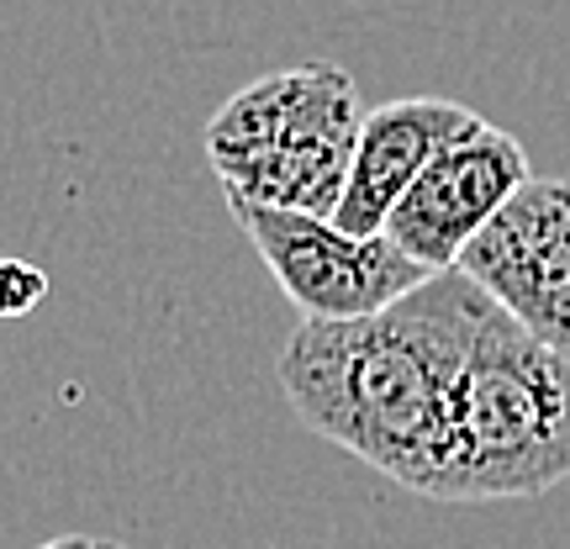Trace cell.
Wrapping results in <instances>:
<instances>
[{"instance_id": "cell-10", "label": "cell", "mask_w": 570, "mask_h": 549, "mask_svg": "<svg viewBox=\"0 0 570 549\" xmlns=\"http://www.w3.org/2000/svg\"><path fill=\"white\" fill-rule=\"evenodd\" d=\"M96 549H127V545H117V539H101V545H96Z\"/></svg>"}, {"instance_id": "cell-4", "label": "cell", "mask_w": 570, "mask_h": 549, "mask_svg": "<svg viewBox=\"0 0 570 549\" xmlns=\"http://www.w3.org/2000/svg\"><path fill=\"white\" fill-rule=\"evenodd\" d=\"M227 212L244 233L254 254L265 259L285 302L312 323H344V317H370L381 306L402 302L407 291L428 281V269L407 259L402 248L381 238H354L333 217L312 212H285V206L233 202Z\"/></svg>"}, {"instance_id": "cell-2", "label": "cell", "mask_w": 570, "mask_h": 549, "mask_svg": "<svg viewBox=\"0 0 570 549\" xmlns=\"http://www.w3.org/2000/svg\"><path fill=\"white\" fill-rule=\"evenodd\" d=\"M570 481V354L491 306L454 386L428 502H523Z\"/></svg>"}, {"instance_id": "cell-1", "label": "cell", "mask_w": 570, "mask_h": 549, "mask_svg": "<svg viewBox=\"0 0 570 549\" xmlns=\"http://www.w3.org/2000/svg\"><path fill=\"white\" fill-rule=\"evenodd\" d=\"M491 306L465 269H444L370 317H302L275 360L285 402L317 439L433 497L454 386Z\"/></svg>"}, {"instance_id": "cell-3", "label": "cell", "mask_w": 570, "mask_h": 549, "mask_svg": "<svg viewBox=\"0 0 570 549\" xmlns=\"http://www.w3.org/2000/svg\"><path fill=\"white\" fill-rule=\"evenodd\" d=\"M365 106L338 63L259 75L206 122V159L233 202L333 217Z\"/></svg>"}, {"instance_id": "cell-9", "label": "cell", "mask_w": 570, "mask_h": 549, "mask_svg": "<svg viewBox=\"0 0 570 549\" xmlns=\"http://www.w3.org/2000/svg\"><path fill=\"white\" fill-rule=\"evenodd\" d=\"M101 539H90V533H59V539H48V545L38 549H96Z\"/></svg>"}, {"instance_id": "cell-5", "label": "cell", "mask_w": 570, "mask_h": 549, "mask_svg": "<svg viewBox=\"0 0 570 549\" xmlns=\"http://www.w3.org/2000/svg\"><path fill=\"white\" fill-rule=\"evenodd\" d=\"M460 269L533 339L570 354V175H529L460 254Z\"/></svg>"}, {"instance_id": "cell-8", "label": "cell", "mask_w": 570, "mask_h": 549, "mask_svg": "<svg viewBox=\"0 0 570 549\" xmlns=\"http://www.w3.org/2000/svg\"><path fill=\"white\" fill-rule=\"evenodd\" d=\"M48 296V275L17 254H0V317H32Z\"/></svg>"}, {"instance_id": "cell-6", "label": "cell", "mask_w": 570, "mask_h": 549, "mask_svg": "<svg viewBox=\"0 0 570 549\" xmlns=\"http://www.w3.org/2000/svg\"><path fill=\"white\" fill-rule=\"evenodd\" d=\"M529 175L533 169L523 143L502 133V127L481 122L460 143H449L444 154L407 185V196L386 217V238L407 259H417L428 275L460 269V254L523 190Z\"/></svg>"}, {"instance_id": "cell-7", "label": "cell", "mask_w": 570, "mask_h": 549, "mask_svg": "<svg viewBox=\"0 0 570 549\" xmlns=\"http://www.w3.org/2000/svg\"><path fill=\"white\" fill-rule=\"evenodd\" d=\"M481 122L487 117H475L470 106L444 101V96H407V101H386L365 111L333 223L354 233V238H381L386 217L407 196V185L444 154L449 143H460Z\"/></svg>"}]
</instances>
